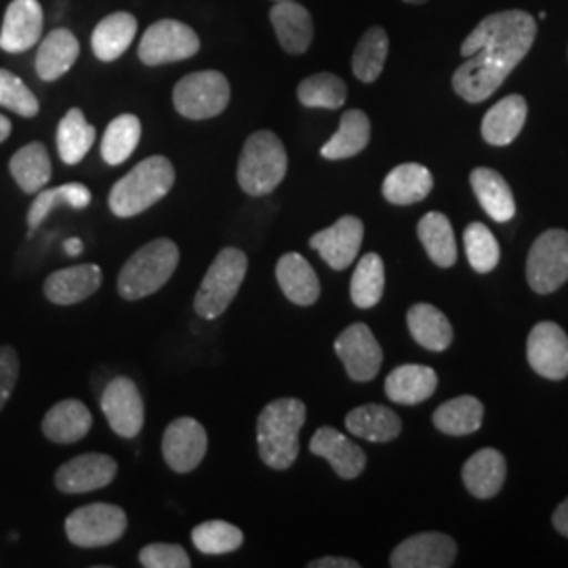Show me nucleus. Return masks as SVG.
Listing matches in <instances>:
<instances>
[{
    "label": "nucleus",
    "instance_id": "1",
    "mask_svg": "<svg viewBox=\"0 0 568 568\" xmlns=\"http://www.w3.org/2000/svg\"><path fill=\"white\" fill-rule=\"evenodd\" d=\"M537 21L527 11H499L480 21L462 42L466 63L453 74L455 93L467 103L488 100L527 58Z\"/></svg>",
    "mask_w": 568,
    "mask_h": 568
},
{
    "label": "nucleus",
    "instance_id": "16",
    "mask_svg": "<svg viewBox=\"0 0 568 568\" xmlns=\"http://www.w3.org/2000/svg\"><path fill=\"white\" fill-rule=\"evenodd\" d=\"M365 239V225L354 217V215H345L342 220H337L335 224L326 230L316 232L310 239V246L314 251H318V255L325 260L326 264L333 270L342 272L345 267L354 264V260L361 253Z\"/></svg>",
    "mask_w": 568,
    "mask_h": 568
},
{
    "label": "nucleus",
    "instance_id": "15",
    "mask_svg": "<svg viewBox=\"0 0 568 568\" xmlns=\"http://www.w3.org/2000/svg\"><path fill=\"white\" fill-rule=\"evenodd\" d=\"M163 455L166 466L178 474H190L203 464L206 455V432L192 417H180L164 429Z\"/></svg>",
    "mask_w": 568,
    "mask_h": 568
},
{
    "label": "nucleus",
    "instance_id": "14",
    "mask_svg": "<svg viewBox=\"0 0 568 568\" xmlns=\"http://www.w3.org/2000/svg\"><path fill=\"white\" fill-rule=\"evenodd\" d=\"M528 365L546 379L560 382L568 375V335L556 323H539L527 342Z\"/></svg>",
    "mask_w": 568,
    "mask_h": 568
},
{
    "label": "nucleus",
    "instance_id": "44",
    "mask_svg": "<svg viewBox=\"0 0 568 568\" xmlns=\"http://www.w3.org/2000/svg\"><path fill=\"white\" fill-rule=\"evenodd\" d=\"M464 244H466L467 262L478 274L493 272L499 264V244L487 225L478 222L467 225Z\"/></svg>",
    "mask_w": 568,
    "mask_h": 568
},
{
    "label": "nucleus",
    "instance_id": "13",
    "mask_svg": "<svg viewBox=\"0 0 568 568\" xmlns=\"http://www.w3.org/2000/svg\"><path fill=\"white\" fill-rule=\"evenodd\" d=\"M119 466L110 455L84 453L55 471V487L65 495H84L110 487L116 478Z\"/></svg>",
    "mask_w": 568,
    "mask_h": 568
},
{
    "label": "nucleus",
    "instance_id": "43",
    "mask_svg": "<svg viewBox=\"0 0 568 568\" xmlns=\"http://www.w3.org/2000/svg\"><path fill=\"white\" fill-rule=\"evenodd\" d=\"M192 541L206 556H222L236 551L244 544L243 530L224 520H209L192 530Z\"/></svg>",
    "mask_w": 568,
    "mask_h": 568
},
{
    "label": "nucleus",
    "instance_id": "33",
    "mask_svg": "<svg viewBox=\"0 0 568 568\" xmlns=\"http://www.w3.org/2000/svg\"><path fill=\"white\" fill-rule=\"evenodd\" d=\"M413 339L429 352H445L453 342V326L447 316L429 304L413 305L406 314Z\"/></svg>",
    "mask_w": 568,
    "mask_h": 568
},
{
    "label": "nucleus",
    "instance_id": "10",
    "mask_svg": "<svg viewBox=\"0 0 568 568\" xmlns=\"http://www.w3.org/2000/svg\"><path fill=\"white\" fill-rule=\"evenodd\" d=\"M199 34L190 26L178 20H161L145 30L138 53L145 65H163L171 61L190 60L199 53Z\"/></svg>",
    "mask_w": 568,
    "mask_h": 568
},
{
    "label": "nucleus",
    "instance_id": "36",
    "mask_svg": "<svg viewBox=\"0 0 568 568\" xmlns=\"http://www.w3.org/2000/svg\"><path fill=\"white\" fill-rule=\"evenodd\" d=\"M483 417H485V406L478 398L459 396L436 408L434 426L448 436H467L480 429Z\"/></svg>",
    "mask_w": 568,
    "mask_h": 568
},
{
    "label": "nucleus",
    "instance_id": "23",
    "mask_svg": "<svg viewBox=\"0 0 568 568\" xmlns=\"http://www.w3.org/2000/svg\"><path fill=\"white\" fill-rule=\"evenodd\" d=\"M438 375L424 365H403L394 368L386 379V396L396 405L415 406L434 396Z\"/></svg>",
    "mask_w": 568,
    "mask_h": 568
},
{
    "label": "nucleus",
    "instance_id": "21",
    "mask_svg": "<svg viewBox=\"0 0 568 568\" xmlns=\"http://www.w3.org/2000/svg\"><path fill=\"white\" fill-rule=\"evenodd\" d=\"M270 21L281 47L291 55H304L314 41L312 16L295 0H278L270 11Z\"/></svg>",
    "mask_w": 568,
    "mask_h": 568
},
{
    "label": "nucleus",
    "instance_id": "18",
    "mask_svg": "<svg viewBox=\"0 0 568 568\" xmlns=\"http://www.w3.org/2000/svg\"><path fill=\"white\" fill-rule=\"evenodd\" d=\"M42 7L39 0H13L2 20L0 49L7 53H21L41 41Z\"/></svg>",
    "mask_w": 568,
    "mask_h": 568
},
{
    "label": "nucleus",
    "instance_id": "24",
    "mask_svg": "<svg viewBox=\"0 0 568 568\" xmlns=\"http://www.w3.org/2000/svg\"><path fill=\"white\" fill-rule=\"evenodd\" d=\"M276 281L291 304L312 305L321 297V281L300 253H286L276 264Z\"/></svg>",
    "mask_w": 568,
    "mask_h": 568
},
{
    "label": "nucleus",
    "instance_id": "53",
    "mask_svg": "<svg viewBox=\"0 0 568 568\" xmlns=\"http://www.w3.org/2000/svg\"><path fill=\"white\" fill-rule=\"evenodd\" d=\"M276 2H278V0H276Z\"/></svg>",
    "mask_w": 568,
    "mask_h": 568
},
{
    "label": "nucleus",
    "instance_id": "35",
    "mask_svg": "<svg viewBox=\"0 0 568 568\" xmlns=\"http://www.w3.org/2000/svg\"><path fill=\"white\" fill-rule=\"evenodd\" d=\"M419 241L426 248L427 257L438 267H450L457 262V243L453 225L443 213H427L417 225Z\"/></svg>",
    "mask_w": 568,
    "mask_h": 568
},
{
    "label": "nucleus",
    "instance_id": "27",
    "mask_svg": "<svg viewBox=\"0 0 568 568\" xmlns=\"http://www.w3.org/2000/svg\"><path fill=\"white\" fill-rule=\"evenodd\" d=\"M527 114V100L523 95H508L495 103L485 114L480 126L485 142L490 145H509L520 135Z\"/></svg>",
    "mask_w": 568,
    "mask_h": 568
},
{
    "label": "nucleus",
    "instance_id": "6",
    "mask_svg": "<svg viewBox=\"0 0 568 568\" xmlns=\"http://www.w3.org/2000/svg\"><path fill=\"white\" fill-rule=\"evenodd\" d=\"M248 260L241 248L225 246L204 274L194 300V310L204 321H215L239 295L246 276Z\"/></svg>",
    "mask_w": 568,
    "mask_h": 568
},
{
    "label": "nucleus",
    "instance_id": "3",
    "mask_svg": "<svg viewBox=\"0 0 568 568\" xmlns=\"http://www.w3.org/2000/svg\"><path fill=\"white\" fill-rule=\"evenodd\" d=\"M175 183L173 163L164 156H150L133 166L110 190V211L116 217H135L150 206L161 203Z\"/></svg>",
    "mask_w": 568,
    "mask_h": 568
},
{
    "label": "nucleus",
    "instance_id": "45",
    "mask_svg": "<svg viewBox=\"0 0 568 568\" xmlns=\"http://www.w3.org/2000/svg\"><path fill=\"white\" fill-rule=\"evenodd\" d=\"M0 105L20 114L23 119H34L41 110V103L26 87V82L2 68H0Z\"/></svg>",
    "mask_w": 568,
    "mask_h": 568
},
{
    "label": "nucleus",
    "instance_id": "40",
    "mask_svg": "<svg viewBox=\"0 0 568 568\" xmlns=\"http://www.w3.org/2000/svg\"><path fill=\"white\" fill-rule=\"evenodd\" d=\"M93 201L91 190L82 183H63L60 187H51V190H41L34 199V203L30 204L28 211V225L30 230L39 227V225L49 217L51 211L60 209V206H72V209H87Z\"/></svg>",
    "mask_w": 568,
    "mask_h": 568
},
{
    "label": "nucleus",
    "instance_id": "25",
    "mask_svg": "<svg viewBox=\"0 0 568 568\" xmlns=\"http://www.w3.org/2000/svg\"><path fill=\"white\" fill-rule=\"evenodd\" d=\"M81 55V42L68 30L58 28L42 39L37 53V74L44 82L61 79Z\"/></svg>",
    "mask_w": 568,
    "mask_h": 568
},
{
    "label": "nucleus",
    "instance_id": "46",
    "mask_svg": "<svg viewBox=\"0 0 568 568\" xmlns=\"http://www.w3.org/2000/svg\"><path fill=\"white\" fill-rule=\"evenodd\" d=\"M140 562L145 568H190L192 560L182 546L150 544L140 551Z\"/></svg>",
    "mask_w": 568,
    "mask_h": 568
},
{
    "label": "nucleus",
    "instance_id": "17",
    "mask_svg": "<svg viewBox=\"0 0 568 568\" xmlns=\"http://www.w3.org/2000/svg\"><path fill=\"white\" fill-rule=\"evenodd\" d=\"M457 558V544L443 532H419L392 551L394 568H448Z\"/></svg>",
    "mask_w": 568,
    "mask_h": 568
},
{
    "label": "nucleus",
    "instance_id": "29",
    "mask_svg": "<svg viewBox=\"0 0 568 568\" xmlns=\"http://www.w3.org/2000/svg\"><path fill=\"white\" fill-rule=\"evenodd\" d=\"M345 427L368 443H389L400 436L403 422L400 417L384 405L356 406L347 413Z\"/></svg>",
    "mask_w": 568,
    "mask_h": 568
},
{
    "label": "nucleus",
    "instance_id": "47",
    "mask_svg": "<svg viewBox=\"0 0 568 568\" xmlns=\"http://www.w3.org/2000/svg\"><path fill=\"white\" fill-rule=\"evenodd\" d=\"M20 377V356L11 345H0V410L7 406Z\"/></svg>",
    "mask_w": 568,
    "mask_h": 568
},
{
    "label": "nucleus",
    "instance_id": "11",
    "mask_svg": "<svg viewBox=\"0 0 568 568\" xmlns=\"http://www.w3.org/2000/svg\"><path fill=\"white\" fill-rule=\"evenodd\" d=\"M335 352L344 363L345 373L354 382L375 379L384 363L382 345L365 323L347 326L335 339Z\"/></svg>",
    "mask_w": 568,
    "mask_h": 568
},
{
    "label": "nucleus",
    "instance_id": "12",
    "mask_svg": "<svg viewBox=\"0 0 568 568\" xmlns=\"http://www.w3.org/2000/svg\"><path fill=\"white\" fill-rule=\"evenodd\" d=\"M102 410L114 434L121 438H135L145 422V406L142 394L129 377H114L102 396Z\"/></svg>",
    "mask_w": 568,
    "mask_h": 568
},
{
    "label": "nucleus",
    "instance_id": "7",
    "mask_svg": "<svg viewBox=\"0 0 568 568\" xmlns=\"http://www.w3.org/2000/svg\"><path fill=\"white\" fill-rule=\"evenodd\" d=\"M230 103V82L217 70L183 77L173 89V105L190 121L215 119Z\"/></svg>",
    "mask_w": 568,
    "mask_h": 568
},
{
    "label": "nucleus",
    "instance_id": "39",
    "mask_svg": "<svg viewBox=\"0 0 568 568\" xmlns=\"http://www.w3.org/2000/svg\"><path fill=\"white\" fill-rule=\"evenodd\" d=\"M387 51H389V39L386 30L379 26L368 28L352 55L354 77L366 84L377 81L384 72Z\"/></svg>",
    "mask_w": 568,
    "mask_h": 568
},
{
    "label": "nucleus",
    "instance_id": "51",
    "mask_svg": "<svg viewBox=\"0 0 568 568\" xmlns=\"http://www.w3.org/2000/svg\"><path fill=\"white\" fill-rule=\"evenodd\" d=\"M11 121L7 119V116H2L0 114V143L4 142V140H9V135H11Z\"/></svg>",
    "mask_w": 568,
    "mask_h": 568
},
{
    "label": "nucleus",
    "instance_id": "8",
    "mask_svg": "<svg viewBox=\"0 0 568 568\" xmlns=\"http://www.w3.org/2000/svg\"><path fill=\"white\" fill-rule=\"evenodd\" d=\"M126 532L124 509L112 504H91L65 518V535L77 548L112 546Z\"/></svg>",
    "mask_w": 568,
    "mask_h": 568
},
{
    "label": "nucleus",
    "instance_id": "41",
    "mask_svg": "<svg viewBox=\"0 0 568 568\" xmlns=\"http://www.w3.org/2000/svg\"><path fill=\"white\" fill-rule=\"evenodd\" d=\"M142 140V122L135 114H121L108 124L102 140L103 161L112 166L122 164Z\"/></svg>",
    "mask_w": 568,
    "mask_h": 568
},
{
    "label": "nucleus",
    "instance_id": "4",
    "mask_svg": "<svg viewBox=\"0 0 568 568\" xmlns=\"http://www.w3.org/2000/svg\"><path fill=\"white\" fill-rule=\"evenodd\" d=\"M180 264V248L171 239H156L138 248L119 274V293L126 302H138L161 291Z\"/></svg>",
    "mask_w": 568,
    "mask_h": 568
},
{
    "label": "nucleus",
    "instance_id": "50",
    "mask_svg": "<svg viewBox=\"0 0 568 568\" xmlns=\"http://www.w3.org/2000/svg\"><path fill=\"white\" fill-rule=\"evenodd\" d=\"M63 251H65V255H70V257H77V255H81V253H82L81 239H68V241H65V243H63Z\"/></svg>",
    "mask_w": 568,
    "mask_h": 568
},
{
    "label": "nucleus",
    "instance_id": "20",
    "mask_svg": "<svg viewBox=\"0 0 568 568\" xmlns=\"http://www.w3.org/2000/svg\"><path fill=\"white\" fill-rule=\"evenodd\" d=\"M310 450L326 459L335 474L344 480L358 478L366 467V455L363 448L354 445L349 438L335 427H321L310 443Z\"/></svg>",
    "mask_w": 568,
    "mask_h": 568
},
{
    "label": "nucleus",
    "instance_id": "42",
    "mask_svg": "<svg viewBox=\"0 0 568 568\" xmlns=\"http://www.w3.org/2000/svg\"><path fill=\"white\" fill-rule=\"evenodd\" d=\"M297 98L305 108L337 110L347 100V87L337 74L321 72V74L307 77V79L300 82Z\"/></svg>",
    "mask_w": 568,
    "mask_h": 568
},
{
    "label": "nucleus",
    "instance_id": "32",
    "mask_svg": "<svg viewBox=\"0 0 568 568\" xmlns=\"http://www.w3.org/2000/svg\"><path fill=\"white\" fill-rule=\"evenodd\" d=\"M371 142V121L363 110H347L337 133L323 145L321 156L326 161H344L361 154Z\"/></svg>",
    "mask_w": 568,
    "mask_h": 568
},
{
    "label": "nucleus",
    "instance_id": "37",
    "mask_svg": "<svg viewBox=\"0 0 568 568\" xmlns=\"http://www.w3.org/2000/svg\"><path fill=\"white\" fill-rule=\"evenodd\" d=\"M95 126H91L82 110L72 108L65 112L58 126V152L65 164H79L95 143Z\"/></svg>",
    "mask_w": 568,
    "mask_h": 568
},
{
    "label": "nucleus",
    "instance_id": "5",
    "mask_svg": "<svg viewBox=\"0 0 568 568\" xmlns=\"http://www.w3.org/2000/svg\"><path fill=\"white\" fill-rule=\"evenodd\" d=\"M288 169L283 142L272 131L253 133L243 145L239 159V183L248 196L272 194Z\"/></svg>",
    "mask_w": 568,
    "mask_h": 568
},
{
    "label": "nucleus",
    "instance_id": "19",
    "mask_svg": "<svg viewBox=\"0 0 568 568\" xmlns=\"http://www.w3.org/2000/svg\"><path fill=\"white\" fill-rule=\"evenodd\" d=\"M102 283L103 274L100 265H72L49 274L42 291L51 304L74 305L81 304L93 293H98Z\"/></svg>",
    "mask_w": 568,
    "mask_h": 568
},
{
    "label": "nucleus",
    "instance_id": "22",
    "mask_svg": "<svg viewBox=\"0 0 568 568\" xmlns=\"http://www.w3.org/2000/svg\"><path fill=\"white\" fill-rule=\"evenodd\" d=\"M93 426L91 410L81 400L68 398L51 406L42 419V434L58 445H72L82 440Z\"/></svg>",
    "mask_w": 568,
    "mask_h": 568
},
{
    "label": "nucleus",
    "instance_id": "28",
    "mask_svg": "<svg viewBox=\"0 0 568 568\" xmlns=\"http://www.w3.org/2000/svg\"><path fill=\"white\" fill-rule=\"evenodd\" d=\"M469 182L478 203L487 211L490 220L506 224L516 215L514 194L509 190L508 182L501 178V173L487 166H478L471 171Z\"/></svg>",
    "mask_w": 568,
    "mask_h": 568
},
{
    "label": "nucleus",
    "instance_id": "2",
    "mask_svg": "<svg viewBox=\"0 0 568 568\" xmlns=\"http://www.w3.org/2000/svg\"><path fill=\"white\" fill-rule=\"evenodd\" d=\"M305 415V405L300 398H278L262 408L257 417V448L265 466L288 469L295 464Z\"/></svg>",
    "mask_w": 568,
    "mask_h": 568
},
{
    "label": "nucleus",
    "instance_id": "49",
    "mask_svg": "<svg viewBox=\"0 0 568 568\" xmlns=\"http://www.w3.org/2000/svg\"><path fill=\"white\" fill-rule=\"evenodd\" d=\"M551 523H554V527H556V530H558L560 535L568 537V499L567 501H562V504L558 506V509L554 511Z\"/></svg>",
    "mask_w": 568,
    "mask_h": 568
},
{
    "label": "nucleus",
    "instance_id": "38",
    "mask_svg": "<svg viewBox=\"0 0 568 568\" xmlns=\"http://www.w3.org/2000/svg\"><path fill=\"white\" fill-rule=\"evenodd\" d=\"M386 288V267L377 253H366L354 270L349 295L356 307L371 310L382 302Z\"/></svg>",
    "mask_w": 568,
    "mask_h": 568
},
{
    "label": "nucleus",
    "instance_id": "48",
    "mask_svg": "<svg viewBox=\"0 0 568 568\" xmlns=\"http://www.w3.org/2000/svg\"><path fill=\"white\" fill-rule=\"evenodd\" d=\"M310 568H358L361 565L352 558H337V556H326V558H318V560H312Z\"/></svg>",
    "mask_w": 568,
    "mask_h": 568
},
{
    "label": "nucleus",
    "instance_id": "31",
    "mask_svg": "<svg viewBox=\"0 0 568 568\" xmlns=\"http://www.w3.org/2000/svg\"><path fill=\"white\" fill-rule=\"evenodd\" d=\"M138 34V20L126 13L119 11L108 18H103L91 37V47L95 58L102 61H114L121 58L122 53L131 47V42Z\"/></svg>",
    "mask_w": 568,
    "mask_h": 568
},
{
    "label": "nucleus",
    "instance_id": "34",
    "mask_svg": "<svg viewBox=\"0 0 568 568\" xmlns=\"http://www.w3.org/2000/svg\"><path fill=\"white\" fill-rule=\"evenodd\" d=\"M9 171L26 194H39L53 173L44 143L32 142L20 148L9 163Z\"/></svg>",
    "mask_w": 568,
    "mask_h": 568
},
{
    "label": "nucleus",
    "instance_id": "26",
    "mask_svg": "<svg viewBox=\"0 0 568 568\" xmlns=\"http://www.w3.org/2000/svg\"><path fill=\"white\" fill-rule=\"evenodd\" d=\"M506 457L495 448L474 453L464 466V485L478 499L495 497L506 483Z\"/></svg>",
    "mask_w": 568,
    "mask_h": 568
},
{
    "label": "nucleus",
    "instance_id": "52",
    "mask_svg": "<svg viewBox=\"0 0 568 568\" xmlns=\"http://www.w3.org/2000/svg\"><path fill=\"white\" fill-rule=\"evenodd\" d=\"M408 4H426L427 0H405Z\"/></svg>",
    "mask_w": 568,
    "mask_h": 568
},
{
    "label": "nucleus",
    "instance_id": "30",
    "mask_svg": "<svg viewBox=\"0 0 568 568\" xmlns=\"http://www.w3.org/2000/svg\"><path fill=\"white\" fill-rule=\"evenodd\" d=\"M434 187V178L424 164L406 163L392 169L384 180V199L387 203L406 206L422 203Z\"/></svg>",
    "mask_w": 568,
    "mask_h": 568
},
{
    "label": "nucleus",
    "instance_id": "9",
    "mask_svg": "<svg viewBox=\"0 0 568 568\" xmlns=\"http://www.w3.org/2000/svg\"><path fill=\"white\" fill-rule=\"evenodd\" d=\"M527 278L535 293L548 295L568 281V232L548 230L528 251Z\"/></svg>",
    "mask_w": 568,
    "mask_h": 568
}]
</instances>
